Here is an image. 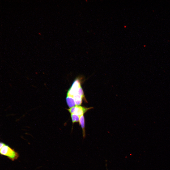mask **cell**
Returning a JSON list of instances; mask_svg holds the SVG:
<instances>
[{
  "label": "cell",
  "instance_id": "6da1fadb",
  "mask_svg": "<svg viewBox=\"0 0 170 170\" xmlns=\"http://www.w3.org/2000/svg\"><path fill=\"white\" fill-rule=\"evenodd\" d=\"M0 152L1 154L7 156L13 161L17 159L19 156L17 153L5 144L0 149Z\"/></svg>",
  "mask_w": 170,
  "mask_h": 170
},
{
  "label": "cell",
  "instance_id": "7a4b0ae2",
  "mask_svg": "<svg viewBox=\"0 0 170 170\" xmlns=\"http://www.w3.org/2000/svg\"><path fill=\"white\" fill-rule=\"evenodd\" d=\"M93 108L92 107L88 108L81 106H76L67 109L71 114H75L80 117L84 115L87 111Z\"/></svg>",
  "mask_w": 170,
  "mask_h": 170
},
{
  "label": "cell",
  "instance_id": "3957f363",
  "mask_svg": "<svg viewBox=\"0 0 170 170\" xmlns=\"http://www.w3.org/2000/svg\"><path fill=\"white\" fill-rule=\"evenodd\" d=\"M79 124L81 125L82 129L83 136L84 138L85 136V119L84 115L80 117Z\"/></svg>",
  "mask_w": 170,
  "mask_h": 170
},
{
  "label": "cell",
  "instance_id": "277c9868",
  "mask_svg": "<svg viewBox=\"0 0 170 170\" xmlns=\"http://www.w3.org/2000/svg\"><path fill=\"white\" fill-rule=\"evenodd\" d=\"M66 101L67 105L69 108L76 106L74 99L71 97L67 96Z\"/></svg>",
  "mask_w": 170,
  "mask_h": 170
},
{
  "label": "cell",
  "instance_id": "5b68a950",
  "mask_svg": "<svg viewBox=\"0 0 170 170\" xmlns=\"http://www.w3.org/2000/svg\"><path fill=\"white\" fill-rule=\"evenodd\" d=\"M71 117L73 123L79 122L80 116L74 114H71Z\"/></svg>",
  "mask_w": 170,
  "mask_h": 170
},
{
  "label": "cell",
  "instance_id": "8992f818",
  "mask_svg": "<svg viewBox=\"0 0 170 170\" xmlns=\"http://www.w3.org/2000/svg\"><path fill=\"white\" fill-rule=\"evenodd\" d=\"M0 149H1L4 145L5 144L2 142H0Z\"/></svg>",
  "mask_w": 170,
  "mask_h": 170
}]
</instances>
